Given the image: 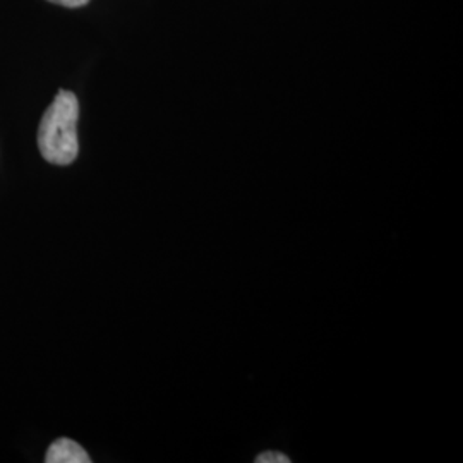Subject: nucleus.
<instances>
[{
  "instance_id": "obj_2",
  "label": "nucleus",
  "mask_w": 463,
  "mask_h": 463,
  "mask_svg": "<svg viewBox=\"0 0 463 463\" xmlns=\"http://www.w3.org/2000/svg\"><path fill=\"white\" fill-rule=\"evenodd\" d=\"M47 463H90L91 458L88 457V453L83 448L80 447L76 441L72 439H57L52 443V447L47 451L45 457Z\"/></svg>"
},
{
  "instance_id": "obj_4",
  "label": "nucleus",
  "mask_w": 463,
  "mask_h": 463,
  "mask_svg": "<svg viewBox=\"0 0 463 463\" xmlns=\"http://www.w3.org/2000/svg\"><path fill=\"white\" fill-rule=\"evenodd\" d=\"M49 2L64 5V7H83L90 0H49Z\"/></svg>"
},
{
  "instance_id": "obj_3",
  "label": "nucleus",
  "mask_w": 463,
  "mask_h": 463,
  "mask_svg": "<svg viewBox=\"0 0 463 463\" xmlns=\"http://www.w3.org/2000/svg\"><path fill=\"white\" fill-rule=\"evenodd\" d=\"M256 463H290V458L285 457L283 453L266 451V453L260 455V457L256 458Z\"/></svg>"
},
{
  "instance_id": "obj_1",
  "label": "nucleus",
  "mask_w": 463,
  "mask_h": 463,
  "mask_svg": "<svg viewBox=\"0 0 463 463\" xmlns=\"http://www.w3.org/2000/svg\"><path fill=\"white\" fill-rule=\"evenodd\" d=\"M80 101L72 91L61 90L52 101L38 129V148L53 165H71L80 153L78 143Z\"/></svg>"
}]
</instances>
